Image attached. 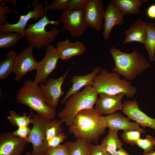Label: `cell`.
Returning a JSON list of instances; mask_svg holds the SVG:
<instances>
[{
    "label": "cell",
    "instance_id": "obj_1",
    "mask_svg": "<svg viewBox=\"0 0 155 155\" xmlns=\"http://www.w3.org/2000/svg\"><path fill=\"white\" fill-rule=\"evenodd\" d=\"M106 127L104 116L93 107L80 112L69 127L68 131L77 139L97 143Z\"/></svg>",
    "mask_w": 155,
    "mask_h": 155
},
{
    "label": "cell",
    "instance_id": "obj_2",
    "mask_svg": "<svg viewBox=\"0 0 155 155\" xmlns=\"http://www.w3.org/2000/svg\"><path fill=\"white\" fill-rule=\"evenodd\" d=\"M110 52L115 65L112 71L124 76L126 80H133L150 67L145 57L136 50L127 53L112 46Z\"/></svg>",
    "mask_w": 155,
    "mask_h": 155
},
{
    "label": "cell",
    "instance_id": "obj_3",
    "mask_svg": "<svg viewBox=\"0 0 155 155\" xmlns=\"http://www.w3.org/2000/svg\"><path fill=\"white\" fill-rule=\"evenodd\" d=\"M16 99L19 103L27 106L40 116L50 120L54 119L55 110L47 105L39 86L32 80L24 82L17 92Z\"/></svg>",
    "mask_w": 155,
    "mask_h": 155
},
{
    "label": "cell",
    "instance_id": "obj_4",
    "mask_svg": "<svg viewBox=\"0 0 155 155\" xmlns=\"http://www.w3.org/2000/svg\"><path fill=\"white\" fill-rule=\"evenodd\" d=\"M98 95L92 85L86 86L82 91L73 94L67 100L64 107L57 113L59 119L69 127L80 112L93 107Z\"/></svg>",
    "mask_w": 155,
    "mask_h": 155
},
{
    "label": "cell",
    "instance_id": "obj_5",
    "mask_svg": "<svg viewBox=\"0 0 155 155\" xmlns=\"http://www.w3.org/2000/svg\"><path fill=\"white\" fill-rule=\"evenodd\" d=\"M116 72H110L105 69H101L95 78L92 86L98 94L104 93L110 95L123 93L131 98L137 93V89L131 81L122 79Z\"/></svg>",
    "mask_w": 155,
    "mask_h": 155
},
{
    "label": "cell",
    "instance_id": "obj_6",
    "mask_svg": "<svg viewBox=\"0 0 155 155\" xmlns=\"http://www.w3.org/2000/svg\"><path fill=\"white\" fill-rule=\"evenodd\" d=\"M59 24L58 21L49 19L46 15L36 23L29 24L25 29L24 33L29 46L40 49L50 45L56 39L60 30L58 28L55 27L47 31L46 28L49 24L58 26Z\"/></svg>",
    "mask_w": 155,
    "mask_h": 155
},
{
    "label": "cell",
    "instance_id": "obj_7",
    "mask_svg": "<svg viewBox=\"0 0 155 155\" xmlns=\"http://www.w3.org/2000/svg\"><path fill=\"white\" fill-rule=\"evenodd\" d=\"M32 119L31 132L25 139L26 143H30L32 145V155H42L48 149L46 138V129L50 120L33 113Z\"/></svg>",
    "mask_w": 155,
    "mask_h": 155
},
{
    "label": "cell",
    "instance_id": "obj_8",
    "mask_svg": "<svg viewBox=\"0 0 155 155\" xmlns=\"http://www.w3.org/2000/svg\"><path fill=\"white\" fill-rule=\"evenodd\" d=\"M36 1H34L32 4L33 9L32 11L30 10L26 15H20V19L16 23L11 24L7 21L5 24L0 25V33L15 32L26 38L24 31L29 20L31 19L38 20L46 15L47 10L46 5L44 6Z\"/></svg>",
    "mask_w": 155,
    "mask_h": 155
},
{
    "label": "cell",
    "instance_id": "obj_9",
    "mask_svg": "<svg viewBox=\"0 0 155 155\" xmlns=\"http://www.w3.org/2000/svg\"><path fill=\"white\" fill-rule=\"evenodd\" d=\"M84 10L67 9L63 11L60 18V21L63 24V29L68 30L73 37L81 36L88 27Z\"/></svg>",
    "mask_w": 155,
    "mask_h": 155
},
{
    "label": "cell",
    "instance_id": "obj_10",
    "mask_svg": "<svg viewBox=\"0 0 155 155\" xmlns=\"http://www.w3.org/2000/svg\"><path fill=\"white\" fill-rule=\"evenodd\" d=\"M69 70V68L58 78H49L39 85L46 104L55 110L60 98L64 94L65 91L62 90V86Z\"/></svg>",
    "mask_w": 155,
    "mask_h": 155
},
{
    "label": "cell",
    "instance_id": "obj_11",
    "mask_svg": "<svg viewBox=\"0 0 155 155\" xmlns=\"http://www.w3.org/2000/svg\"><path fill=\"white\" fill-rule=\"evenodd\" d=\"M34 48L29 46L18 55L15 61L13 73L15 75V80L20 82L28 72L36 70L38 64L34 58Z\"/></svg>",
    "mask_w": 155,
    "mask_h": 155
},
{
    "label": "cell",
    "instance_id": "obj_12",
    "mask_svg": "<svg viewBox=\"0 0 155 155\" xmlns=\"http://www.w3.org/2000/svg\"><path fill=\"white\" fill-rule=\"evenodd\" d=\"M59 59L56 47L52 45L46 47L44 57L38 62L34 82L40 84L46 80L56 68Z\"/></svg>",
    "mask_w": 155,
    "mask_h": 155
},
{
    "label": "cell",
    "instance_id": "obj_13",
    "mask_svg": "<svg viewBox=\"0 0 155 155\" xmlns=\"http://www.w3.org/2000/svg\"><path fill=\"white\" fill-rule=\"evenodd\" d=\"M85 18L87 27L99 31L102 27L104 11L101 0H88L85 9Z\"/></svg>",
    "mask_w": 155,
    "mask_h": 155
},
{
    "label": "cell",
    "instance_id": "obj_14",
    "mask_svg": "<svg viewBox=\"0 0 155 155\" xmlns=\"http://www.w3.org/2000/svg\"><path fill=\"white\" fill-rule=\"evenodd\" d=\"M123 104L122 111L127 117L144 128L149 127L155 131V119L148 116L139 108L136 99L124 101Z\"/></svg>",
    "mask_w": 155,
    "mask_h": 155
},
{
    "label": "cell",
    "instance_id": "obj_15",
    "mask_svg": "<svg viewBox=\"0 0 155 155\" xmlns=\"http://www.w3.org/2000/svg\"><path fill=\"white\" fill-rule=\"evenodd\" d=\"M25 139L15 136L12 133L0 135V155H22L25 148Z\"/></svg>",
    "mask_w": 155,
    "mask_h": 155
},
{
    "label": "cell",
    "instance_id": "obj_16",
    "mask_svg": "<svg viewBox=\"0 0 155 155\" xmlns=\"http://www.w3.org/2000/svg\"><path fill=\"white\" fill-rule=\"evenodd\" d=\"M95 108L102 115H109L118 110L122 111L123 106L122 100L125 96L123 93L110 95L104 93L98 94Z\"/></svg>",
    "mask_w": 155,
    "mask_h": 155
},
{
    "label": "cell",
    "instance_id": "obj_17",
    "mask_svg": "<svg viewBox=\"0 0 155 155\" xmlns=\"http://www.w3.org/2000/svg\"><path fill=\"white\" fill-rule=\"evenodd\" d=\"M107 127L109 129L123 131L130 130H137L142 133H145V130L144 128L136 122H131L127 117L119 113H114L104 116Z\"/></svg>",
    "mask_w": 155,
    "mask_h": 155
},
{
    "label": "cell",
    "instance_id": "obj_18",
    "mask_svg": "<svg viewBox=\"0 0 155 155\" xmlns=\"http://www.w3.org/2000/svg\"><path fill=\"white\" fill-rule=\"evenodd\" d=\"M124 15L116 7L111 1L104 11V31L102 36L106 40H108L113 27L121 26L124 23Z\"/></svg>",
    "mask_w": 155,
    "mask_h": 155
},
{
    "label": "cell",
    "instance_id": "obj_19",
    "mask_svg": "<svg viewBox=\"0 0 155 155\" xmlns=\"http://www.w3.org/2000/svg\"><path fill=\"white\" fill-rule=\"evenodd\" d=\"M59 59L63 61L85 53L86 48L84 44L79 41L71 42L69 39L57 42L56 47Z\"/></svg>",
    "mask_w": 155,
    "mask_h": 155
},
{
    "label": "cell",
    "instance_id": "obj_20",
    "mask_svg": "<svg viewBox=\"0 0 155 155\" xmlns=\"http://www.w3.org/2000/svg\"><path fill=\"white\" fill-rule=\"evenodd\" d=\"M101 69L100 67L96 66L93 68L92 71L88 74L72 76L71 78L72 85L62 99V103L64 104L71 96L79 92L83 87L89 85H92L95 78Z\"/></svg>",
    "mask_w": 155,
    "mask_h": 155
},
{
    "label": "cell",
    "instance_id": "obj_21",
    "mask_svg": "<svg viewBox=\"0 0 155 155\" xmlns=\"http://www.w3.org/2000/svg\"><path fill=\"white\" fill-rule=\"evenodd\" d=\"M146 23L142 20H137L125 32V38L123 42L126 44L137 42L144 44L146 35Z\"/></svg>",
    "mask_w": 155,
    "mask_h": 155
},
{
    "label": "cell",
    "instance_id": "obj_22",
    "mask_svg": "<svg viewBox=\"0 0 155 155\" xmlns=\"http://www.w3.org/2000/svg\"><path fill=\"white\" fill-rule=\"evenodd\" d=\"M118 131L109 129L107 135L102 140L101 144L104 151L113 155L118 150L122 148L123 143L119 138Z\"/></svg>",
    "mask_w": 155,
    "mask_h": 155
},
{
    "label": "cell",
    "instance_id": "obj_23",
    "mask_svg": "<svg viewBox=\"0 0 155 155\" xmlns=\"http://www.w3.org/2000/svg\"><path fill=\"white\" fill-rule=\"evenodd\" d=\"M64 144L67 148L69 155H90L93 145L91 142L82 139L67 141Z\"/></svg>",
    "mask_w": 155,
    "mask_h": 155
},
{
    "label": "cell",
    "instance_id": "obj_24",
    "mask_svg": "<svg viewBox=\"0 0 155 155\" xmlns=\"http://www.w3.org/2000/svg\"><path fill=\"white\" fill-rule=\"evenodd\" d=\"M111 2L124 16L139 14L142 5L140 0H111Z\"/></svg>",
    "mask_w": 155,
    "mask_h": 155
},
{
    "label": "cell",
    "instance_id": "obj_25",
    "mask_svg": "<svg viewBox=\"0 0 155 155\" xmlns=\"http://www.w3.org/2000/svg\"><path fill=\"white\" fill-rule=\"evenodd\" d=\"M18 54L16 51L11 50L5 54V58L0 61V79H6L13 73L14 63Z\"/></svg>",
    "mask_w": 155,
    "mask_h": 155
},
{
    "label": "cell",
    "instance_id": "obj_26",
    "mask_svg": "<svg viewBox=\"0 0 155 155\" xmlns=\"http://www.w3.org/2000/svg\"><path fill=\"white\" fill-rule=\"evenodd\" d=\"M145 48L149 55V59L155 61V24L146 23V35L144 44Z\"/></svg>",
    "mask_w": 155,
    "mask_h": 155
},
{
    "label": "cell",
    "instance_id": "obj_27",
    "mask_svg": "<svg viewBox=\"0 0 155 155\" xmlns=\"http://www.w3.org/2000/svg\"><path fill=\"white\" fill-rule=\"evenodd\" d=\"M31 112L28 115L26 113L24 112L23 115H21L17 113L15 111L10 110L9 111V115L7 118L11 124L14 127H18L28 126L32 123V111L30 110Z\"/></svg>",
    "mask_w": 155,
    "mask_h": 155
},
{
    "label": "cell",
    "instance_id": "obj_28",
    "mask_svg": "<svg viewBox=\"0 0 155 155\" xmlns=\"http://www.w3.org/2000/svg\"><path fill=\"white\" fill-rule=\"evenodd\" d=\"M24 37L22 35L16 33H0V48H9L16 44Z\"/></svg>",
    "mask_w": 155,
    "mask_h": 155
},
{
    "label": "cell",
    "instance_id": "obj_29",
    "mask_svg": "<svg viewBox=\"0 0 155 155\" xmlns=\"http://www.w3.org/2000/svg\"><path fill=\"white\" fill-rule=\"evenodd\" d=\"M62 123L60 119H53L49 121L46 129V138L47 142L62 132Z\"/></svg>",
    "mask_w": 155,
    "mask_h": 155
},
{
    "label": "cell",
    "instance_id": "obj_30",
    "mask_svg": "<svg viewBox=\"0 0 155 155\" xmlns=\"http://www.w3.org/2000/svg\"><path fill=\"white\" fill-rule=\"evenodd\" d=\"M144 151L143 154H147L153 151L155 146L154 138L149 135H147L144 139L138 140L135 144Z\"/></svg>",
    "mask_w": 155,
    "mask_h": 155
},
{
    "label": "cell",
    "instance_id": "obj_31",
    "mask_svg": "<svg viewBox=\"0 0 155 155\" xmlns=\"http://www.w3.org/2000/svg\"><path fill=\"white\" fill-rule=\"evenodd\" d=\"M141 132L137 130H130L124 131L121 134V136L125 142L133 145L141 138Z\"/></svg>",
    "mask_w": 155,
    "mask_h": 155
},
{
    "label": "cell",
    "instance_id": "obj_32",
    "mask_svg": "<svg viewBox=\"0 0 155 155\" xmlns=\"http://www.w3.org/2000/svg\"><path fill=\"white\" fill-rule=\"evenodd\" d=\"M69 0H54L53 2L49 5L47 2H45L47 10L53 11L62 10L63 11L67 9Z\"/></svg>",
    "mask_w": 155,
    "mask_h": 155
},
{
    "label": "cell",
    "instance_id": "obj_33",
    "mask_svg": "<svg viewBox=\"0 0 155 155\" xmlns=\"http://www.w3.org/2000/svg\"><path fill=\"white\" fill-rule=\"evenodd\" d=\"M42 155H69L68 149L65 144L48 149Z\"/></svg>",
    "mask_w": 155,
    "mask_h": 155
},
{
    "label": "cell",
    "instance_id": "obj_34",
    "mask_svg": "<svg viewBox=\"0 0 155 155\" xmlns=\"http://www.w3.org/2000/svg\"><path fill=\"white\" fill-rule=\"evenodd\" d=\"M67 137L66 135L62 132L55 136L47 142L48 148H55L59 146Z\"/></svg>",
    "mask_w": 155,
    "mask_h": 155
},
{
    "label": "cell",
    "instance_id": "obj_35",
    "mask_svg": "<svg viewBox=\"0 0 155 155\" xmlns=\"http://www.w3.org/2000/svg\"><path fill=\"white\" fill-rule=\"evenodd\" d=\"M88 0H69L67 9L78 10L85 9Z\"/></svg>",
    "mask_w": 155,
    "mask_h": 155
},
{
    "label": "cell",
    "instance_id": "obj_36",
    "mask_svg": "<svg viewBox=\"0 0 155 155\" xmlns=\"http://www.w3.org/2000/svg\"><path fill=\"white\" fill-rule=\"evenodd\" d=\"M31 129L28 126L20 127L12 133L16 137L25 139L29 135Z\"/></svg>",
    "mask_w": 155,
    "mask_h": 155
},
{
    "label": "cell",
    "instance_id": "obj_37",
    "mask_svg": "<svg viewBox=\"0 0 155 155\" xmlns=\"http://www.w3.org/2000/svg\"><path fill=\"white\" fill-rule=\"evenodd\" d=\"M12 10L4 5H0V25L5 24L7 22V17L6 14L11 12Z\"/></svg>",
    "mask_w": 155,
    "mask_h": 155
},
{
    "label": "cell",
    "instance_id": "obj_38",
    "mask_svg": "<svg viewBox=\"0 0 155 155\" xmlns=\"http://www.w3.org/2000/svg\"><path fill=\"white\" fill-rule=\"evenodd\" d=\"M104 151L100 145L93 144L90 155H102Z\"/></svg>",
    "mask_w": 155,
    "mask_h": 155
},
{
    "label": "cell",
    "instance_id": "obj_39",
    "mask_svg": "<svg viewBox=\"0 0 155 155\" xmlns=\"http://www.w3.org/2000/svg\"><path fill=\"white\" fill-rule=\"evenodd\" d=\"M147 16L152 19H155V4L150 5L146 11Z\"/></svg>",
    "mask_w": 155,
    "mask_h": 155
},
{
    "label": "cell",
    "instance_id": "obj_40",
    "mask_svg": "<svg viewBox=\"0 0 155 155\" xmlns=\"http://www.w3.org/2000/svg\"><path fill=\"white\" fill-rule=\"evenodd\" d=\"M113 155H131L122 148L118 150Z\"/></svg>",
    "mask_w": 155,
    "mask_h": 155
},
{
    "label": "cell",
    "instance_id": "obj_41",
    "mask_svg": "<svg viewBox=\"0 0 155 155\" xmlns=\"http://www.w3.org/2000/svg\"><path fill=\"white\" fill-rule=\"evenodd\" d=\"M0 2L1 4L5 5L6 3L9 2L12 3L14 5H16V0H0Z\"/></svg>",
    "mask_w": 155,
    "mask_h": 155
},
{
    "label": "cell",
    "instance_id": "obj_42",
    "mask_svg": "<svg viewBox=\"0 0 155 155\" xmlns=\"http://www.w3.org/2000/svg\"><path fill=\"white\" fill-rule=\"evenodd\" d=\"M143 155H155V151H153L150 153L144 154H143Z\"/></svg>",
    "mask_w": 155,
    "mask_h": 155
},
{
    "label": "cell",
    "instance_id": "obj_43",
    "mask_svg": "<svg viewBox=\"0 0 155 155\" xmlns=\"http://www.w3.org/2000/svg\"><path fill=\"white\" fill-rule=\"evenodd\" d=\"M102 155H111L109 154L108 153L105 152L104 151Z\"/></svg>",
    "mask_w": 155,
    "mask_h": 155
},
{
    "label": "cell",
    "instance_id": "obj_44",
    "mask_svg": "<svg viewBox=\"0 0 155 155\" xmlns=\"http://www.w3.org/2000/svg\"><path fill=\"white\" fill-rule=\"evenodd\" d=\"M26 155H32V154L31 153L27 152L26 153Z\"/></svg>",
    "mask_w": 155,
    "mask_h": 155
}]
</instances>
